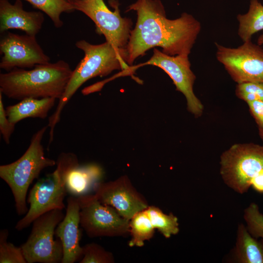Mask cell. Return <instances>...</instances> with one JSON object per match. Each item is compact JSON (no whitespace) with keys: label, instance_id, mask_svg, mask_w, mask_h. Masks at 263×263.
Returning a JSON list of instances; mask_svg holds the SVG:
<instances>
[{"label":"cell","instance_id":"cell-1","mask_svg":"<svg viewBox=\"0 0 263 263\" xmlns=\"http://www.w3.org/2000/svg\"><path fill=\"white\" fill-rule=\"evenodd\" d=\"M132 10L137 21L124 48V61L129 66L155 47L169 56L190 54L201 29L192 15L183 13L178 18L169 19L160 0H137L126 11Z\"/></svg>","mask_w":263,"mask_h":263},{"label":"cell","instance_id":"cell-2","mask_svg":"<svg viewBox=\"0 0 263 263\" xmlns=\"http://www.w3.org/2000/svg\"><path fill=\"white\" fill-rule=\"evenodd\" d=\"M73 70L62 60L36 65L29 70L16 68L0 74V92L9 98L53 97L63 94Z\"/></svg>","mask_w":263,"mask_h":263},{"label":"cell","instance_id":"cell-3","mask_svg":"<svg viewBox=\"0 0 263 263\" xmlns=\"http://www.w3.org/2000/svg\"><path fill=\"white\" fill-rule=\"evenodd\" d=\"M75 46L83 51L84 56L73 70L55 111L49 117V145L54 140V130L60 121L63 108L83 83L93 77L106 76L114 70L121 69L125 72L130 67L124 60V49H117L108 41L95 45L80 40L75 43Z\"/></svg>","mask_w":263,"mask_h":263},{"label":"cell","instance_id":"cell-4","mask_svg":"<svg viewBox=\"0 0 263 263\" xmlns=\"http://www.w3.org/2000/svg\"><path fill=\"white\" fill-rule=\"evenodd\" d=\"M79 164L77 156L74 153L62 152L59 155L54 172L39 179L30 190L27 199L29 208L17 223L16 229L20 231L28 227L46 212L65 208L64 200L68 193L67 178L70 172Z\"/></svg>","mask_w":263,"mask_h":263},{"label":"cell","instance_id":"cell-5","mask_svg":"<svg viewBox=\"0 0 263 263\" xmlns=\"http://www.w3.org/2000/svg\"><path fill=\"white\" fill-rule=\"evenodd\" d=\"M48 128L45 126L33 135L29 147L19 158L0 166V177L11 190L19 215H25L28 210L26 195L33 181L43 169L56 165L55 160L45 157L42 144Z\"/></svg>","mask_w":263,"mask_h":263},{"label":"cell","instance_id":"cell-6","mask_svg":"<svg viewBox=\"0 0 263 263\" xmlns=\"http://www.w3.org/2000/svg\"><path fill=\"white\" fill-rule=\"evenodd\" d=\"M220 174L225 183L244 194L252 179L263 169V146L254 143L235 144L223 153Z\"/></svg>","mask_w":263,"mask_h":263},{"label":"cell","instance_id":"cell-7","mask_svg":"<svg viewBox=\"0 0 263 263\" xmlns=\"http://www.w3.org/2000/svg\"><path fill=\"white\" fill-rule=\"evenodd\" d=\"M62 210H51L33 222L27 240L20 246L27 263H61L62 245L59 239H54V235L57 225L65 216Z\"/></svg>","mask_w":263,"mask_h":263},{"label":"cell","instance_id":"cell-8","mask_svg":"<svg viewBox=\"0 0 263 263\" xmlns=\"http://www.w3.org/2000/svg\"><path fill=\"white\" fill-rule=\"evenodd\" d=\"M109 3L113 11L103 0H73L72 4L75 10L83 13L94 21L97 34L103 35L106 41L117 49H124L129 40L132 22L130 18L121 16L117 0H109Z\"/></svg>","mask_w":263,"mask_h":263},{"label":"cell","instance_id":"cell-9","mask_svg":"<svg viewBox=\"0 0 263 263\" xmlns=\"http://www.w3.org/2000/svg\"><path fill=\"white\" fill-rule=\"evenodd\" d=\"M80 225L90 238L129 235L130 220L113 207L102 204L93 194L78 196Z\"/></svg>","mask_w":263,"mask_h":263},{"label":"cell","instance_id":"cell-10","mask_svg":"<svg viewBox=\"0 0 263 263\" xmlns=\"http://www.w3.org/2000/svg\"><path fill=\"white\" fill-rule=\"evenodd\" d=\"M216 58L232 79L238 84L263 83V49L251 40L237 48L215 42Z\"/></svg>","mask_w":263,"mask_h":263},{"label":"cell","instance_id":"cell-11","mask_svg":"<svg viewBox=\"0 0 263 263\" xmlns=\"http://www.w3.org/2000/svg\"><path fill=\"white\" fill-rule=\"evenodd\" d=\"M147 65L155 66L164 70L172 80L176 90L185 96L188 111L195 116L202 114L203 106L193 92L196 76L191 70L188 56H169L154 48L150 59L136 66H130V72L132 74L138 67Z\"/></svg>","mask_w":263,"mask_h":263},{"label":"cell","instance_id":"cell-12","mask_svg":"<svg viewBox=\"0 0 263 263\" xmlns=\"http://www.w3.org/2000/svg\"><path fill=\"white\" fill-rule=\"evenodd\" d=\"M2 55L0 68L7 72L18 68H32L37 65L50 63L36 36L19 35L11 32L4 34L0 41Z\"/></svg>","mask_w":263,"mask_h":263},{"label":"cell","instance_id":"cell-13","mask_svg":"<svg viewBox=\"0 0 263 263\" xmlns=\"http://www.w3.org/2000/svg\"><path fill=\"white\" fill-rule=\"evenodd\" d=\"M94 192V195L98 201L113 207L128 220L149 206L146 198L135 188L127 175H122L113 181L99 182Z\"/></svg>","mask_w":263,"mask_h":263},{"label":"cell","instance_id":"cell-14","mask_svg":"<svg viewBox=\"0 0 263 263\" xmlns=\"http://www.w3.org/2000/svg\"><path fill=\"white\" fill-rule=\"evenodd\" d=\"M66 213L57 225L55 236L61 241L63 256L61 263H74L82 258L80 239V205L78 197L70 195L67 200Z\"/></svg>","mask_w":263,"mask_h":263},{"label":"cell","instance_id":"cell-15","mask_svg":"<svg viewBox=\"0 0 263 263\" xmlns=\"http://www.w3.org/2000/svg\"><path fill=\"white\" fill-rule=\"evenodd\" d=\"M44 20L39 11H26L21 0H16L14 4L8 0H0V31L9 29L22 30L27 35L36 36L41 29Z\"/></svg>","mask_w":263,"mask_h":263},{"label":"cell","instance_id":"cell-16","mask_svg":"<svg viewBox=\"0 0 263 263\" xmlns=\"http://www.w3.org/2000/svg\"><path fill=\"white\" fill-rule=\"evenodd\" d=\"M104 175L102 168L98 164L78 165L69 173L66 181L68 193L78 197L90 194L96 185L101 182Z\"/></svg>","mask_w":263,"mask_h":263},{"label":"cell","instance_id":"cell-17","mask_svg":"<svg viewBox=\"0 0 263 263\" xmlns=\"http://www.w3.org/2000/svg\"><path fill=\"white\" fill-rule=\"evenodd\" d=\"M56 98H26L5 108L9 120L14 124L27 118H45L55 105Z\"/></svg>","mask_w":263,"mask_h":263},{"label":"cell","instance_id":"cell-18","mask_svg":"<svg viewBox=\"0 0 263 263\" xmlns=\"http://www.w3.org/2000/svg\"><path fill=\"white\" fill-rule=\"evenodd\" d=\"M234 257L238 263H263V240L253 237L243 224L238 226Z\"/></svg>","mask_w":263,"mask_h":263},{"label":"cell","instance_id":"cell-19","mask_svg":"<svg viewBox=\"0 0 263 263\" xmlns=\"http://www.w3.org/2000/svg\"><path fill=\"white\" fill-rule=\"evenodd\" d=\"M237 19L238 36L243 42L251 40L254 34L263 30V5L259 0H250L247 12L238 15Z\"/></svg>","mask_w":263,"mask_h":263},{"label":"cell","instance_id":"cell-20","mask_svg":"<svg viewBox=\"0 0 263 263\" xmlns=\"http://www.w3.org/2000/svg\"><path fill=\"white\" fill-rule=\"evenodd\" d=\"M129 242L130 247H142L145 242L151 239L154 236L155 229L153 226L146 209L137 212L129 222Z\"/></svg>","mask_w":263,"mask_h":263},{"label":"cell","instance_id":"cell-21","mask_svg":"<svg viewBox=\"0 0 263 263\" xmlns=\"http://www.w3.org/2000/svg\"><path fill=\"white\" fill-rule=\"evenodd\" d=\"M146 211L155 229H157L166 238L179 232L178 218L173 213L166 214L155 206H149Z\"/></svg>","mask_w":263,"mask_h":263},{"label":"cell","instance_id":"cell-22","mask_svg":"<svg viewBox=\"0 0 263 263\" xmlns=\"http://www.w3.org/2000/svg\"><path fill=\"white\" fill-rule=\"evenodd\" d=\"M25 0L45 13L56 28H60L63 25V22L60 19V15L62 13H69L75 10L72 4L67 0Z\"/></svg>","mask_w":263,"mask_h":263},{"label":"cell","instance_id":"cell-23","mask_svg":"<svg viewBox=\"0 0 263 263\" xmlns=\"http://www.w3.org/2000/svg\"><path fill=\"white\" fill-rule=\"evenodd\" d=\"M8 235V229L0 230V263H27L20 246L7 242Z\"/></svg>","mask_w":263,"mask_h":263},{"label":"cell","instance_id":"cell-24","mask_svg":"<svg viewBox=\"0 0 263 263\" xmlns=\"http://www.w3.org/2000/svg\"><path fill=\"white\" fill-rule=\"evenodd\" d=\"M83 256L80 263H113L115 260L113 253L105 249L100 245L92 243L82 246Z\"/></svg>","mask_w":263,"mask_h":263},{"label":"cell","instance_id":"cell-25","mask_svg":"<svg viewBox=\"0 0 263 263\" xmlns=\"http://www.w3.org/2000/svg\"><path fill=\"white\" fill-rule=\"evenodd\" d=\"M244 218L249 233L257 239L263 240V214L257 204L251 203L244 210Z\"/></svg>","mask_w":263,"mask_h":263},{"label":"cell","instance_id":"cell-26","mask_svg":"<svg viewBox=\"0 0 263 263\" xmlns=\"http://www.w3.org/2000/svg\"><path fill=\"white\" fill-rule=\"evenodd\" d=\"M236 94L246 102L254 100L263 102V83L244 82L238 84Z\"/></svg>","mask_w":263,"mask_h":263},{"label":"cell","instance_id":"cell-27","mask_svg":"<svg viewBox=\"0 0 263 263\" xmlns=\"http://www.w3.org/2000/svg\"><path fill=\"white\" fill-rule=\"evenodd\" d=\"M15 129V124L11 122L7 117L2 100V93L0 92V132L6 144H9L10 138Z\"/></svg>","mask_w":263,"mask_h":263},{"label":"cell","instance_id":"cell-28","mask_svg":"<svg viewBox=\"0 0 263 263\" xmlns=\"http://www.w3.org/2000/svg\"><path fill=\"white\" fill-rule=\"evenodd\" d=\"M247 103L259 128L263 130V102L254 100L247 102Z\"/></svg>","mask_w":263,"mask_h":263},{"label":"cell","instance_id":"cell-29","mask_svg":"<svg viewBox=\"0 0 263 263\" xmlns=\"http://www.w3.org/2000/svg\"><path fill=\"white\" fill-rule=\"evenodd\" d=\"M251 186L256 191L263 193V169L252 179Z\"/></svg>","mask_w":263,"mask_h":263},{"label":"cell","instance_id":"cell-30","mask_svg":"<svg viewBox=\"0 0 263 263\" xmlns=\"http://www.w3.org/2000/svg\"><path fill=\"white\" fill-rule=\"evenodd\" d=\"M257 44L260 46L263 44V31L262 34L258 38Z\"/></svg>","mask_w":263,"mask_h":263},{"label":"cell","instance_id":"cell-31","mask_svg":"<svg viewBox=\"0 0 263 263\" xmlns=\"http://www.w3.org/2000/svg\"><path fill=\"white\" fill-rule=\"evenodd\" d=\"M259 133L260 136L262 138V140L263 141V130L259 128Z\"/></svg>","mask_w":263,"mask_h":263},{"label":"cell","instance_id":"cell-32","mask_svg":"<svg viewBox=\"0 0 263 263\" xmlns=\"http://www.w3.org/2000/svg\"><path fill=\"white\" fill-rule=\"evenodd\" d=\"M68 2L71 3L72 4V2H73V0H67Z\"/></svg>","mask_w":263,"mask_h":263}]
</instances>
